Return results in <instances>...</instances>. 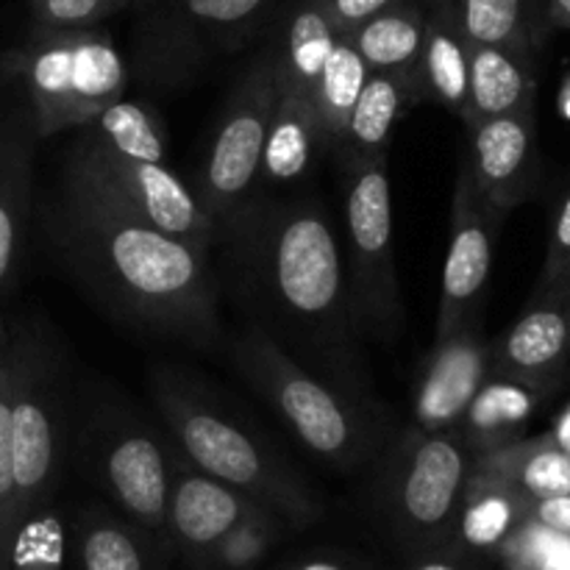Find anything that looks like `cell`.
<instances>
[{"label": "cell", "instance_id": "cell-1", "mask_svg": "<svg viewBox=\"0 0 570 570\" xmlns=\"http://www.w3.org/2000/svg\"><path fill=\"white\" fill-rule=\"evenodd\" d=\"M212 248L217 289L245 317V328L345 399L376 410L345 250L321 200L259 189L217 223Z\"/></svg>", "mask_w": 570, "mask_h": 570}, {"label": "cell", "instance_id": "cell-2", "mask_svg": "<svg viewBox=\"0 0 570 570\" xmlns=\"http://www.w3.org/2000/svg\"><path fill=\"white\" fill-rule=\"evenodd\" d=\"M42 232L59 265L122 326L189 348L223 340L220 289L204 250L61 176L42 204Z\"/></svg>", "mask_w": 570, "mask_h": 570}, {"label": "cell", "instance_id": "cell-3", "mask_svg": "<svg viewBox=\"0 0 570 570\" xmlns=\"http://www.w3.org/2000/svg\"><path fill=\"white\" fill-rule=\"evenodd\" d=\"M150 395L176 438L178 454L189 465L250 495L256 504L293 527L321 521L323 507L306 484L198 382L176 367H156L150 373Z\"/></svg>", "mask_w": 570, "mask_h": 570}, {"label": "cell", "instance_id": "cell-4", "mask_svg": "<svg viewBox=\"0 0 570 570\" xmlns=\"http://www.w3.org/2000/svg\"><path fill=\"white\" fill-rule=\"evenodd\" d=\"M3 76L37 139L76 131L126 98L128 67L109 33L37 31L6 53Z\"/></svg>", "mask_w": 570, "mask_h": 570}, {"label": "cell", "instance_id": "cell-5", "mask_svg": "<svg viewBox=\"0 0 570 570\" xmlns=\"http://www.w3.org/2000/svg\"><path fill=\"white\" fill-rule=\"evenodd\" d=\"M232 362L301 445L326 465L356 471L379 449L382 423L371 406L345 399L254 328H243L234 337Z\"/></svg>", "mask_w": 570, "mask_h": 570}, {"label": "cell", "instance_id": "cell-6", "mask_svg": "<svg viewBox=\"0 0 570 570\" xmlns=\"http://www.w3.org/2000/svg\"><path fill=\"white\" fill-rule=\"evenodd\" d=\"M11 456L22 523L31 512L53 507L70 462L72 401L65 356L45 328L33 323L11 334Z\"/></svg>", "mask_w": 570, "mask_h": 570}, {"label": "cell", "instance_id": "cell-7", "mask_svg": "<svg viewBox=\"0 0 570 570\" xmlns=\"http://www.w3.org/2000/svg\"><path fill=\"white\" fill-rule=\"evenodd\" d=\"M70 456L122 518L167 543V493L178 454L131 406L98 395L72 412Z\"/></svg>", "mask_w": 570, "mask_h": 570}, {"label": "cell", "instance_id": "cell-8", "mask_svg": "<svg viewBox=\"0 0 570 570\" xmlns=\"http://www.w3.org/2000/svg\"><path fill=\"white\" fill-rule=\"evenodd\" d=\"M473 462L460 432L406 429L382 476V510L395 538L417 554L449 549Z\"/></svg>", "mask_w": 570, "mask_h": 570}, {"label": "cell", "instance_id": "cell-9", "mask_svg": "<svg viewBox=\"0 0 570 570\" xmlns=\"http://www.w3.org/2000/svg\"><path fill=\"white\" fill-rule=\"evenodd\" d=\"M59 176L156 232L212 256L217 226L198 204L193 187L170 165L109 154L72 134Z\"/></svg>", "mask_w": 570, "mask_h": 570}, {"label": "cell", "instance_id": "cell-10", "mask_svg": "<svg viewBox=\"0 0 570 570\" xmlns=\"http://www.w3.org/2000/svg\"><path fill=\"white\" fill-rule=\"evenodd\" d=\"M276 98V50H265L234 83L193 184L195 198L215 226L259 189L262 148Z\"/></svg>", "mask_w": 570, "mask_h": 570}, {"label": "cell", "instance_id": "cell-11", "mask_svg": "<svg viewBox=\"0 0 570 570\" xmlns=\"http://www.w3.org/2000/svg\"><path fill=\"white\" fill-rule=\"evenodd\" d=\"M345 267L365 334L393 340L401 332L399 271L393 256V195L387 159L351 167L345 187Z\"/></svg>", "mask_w": 570, "mask_h": 570}, {"label": "cell", "instance_id": "cell-12", "mask_svg": "<svg viewBox=\"0 0 570 570\" xmlns=\"http://www.w3.org/2000/svg\"><path fill=\"white\" fill-rule=\"evenodd\" d=\"M504 220L507 217H501L479 198L471 178L460 165L454 198H451L449 254H445L443 282H440L443 293H440L438 323H434V343L482 315V298L488 293L490 271H493L495 239Z\"/></svg>", "mask_w": 570, "mask_h": 570}, {"label": "cell", "instance_id": "cell-13", "mask_svg": "<svg viewBox=\"0 0 570 570\" xmlns=\"http://www.w3.org/2000/svg\"><path fill=\"white\" fill-rule=\"evenodd\" d=\"M488 379L490 343L479 315L432 345L412 393V426L426 434L456 432Z\"/></svg>", "mask_w": 570, "mask_h": 570}, {"label": "cell", "instance_id": "cell-14", "mask_svg": "<svg viewBox=\"0 0 570 570\" xmlns=\"http://www.w3.org/2000/svg\"><path fill=\"white\" fill-rule=\"evenodd\" d=\"M468 154L462 170L471 178L479 198L501 217L529 200L540 184L538 115L495 117L468 126Z\"/></svg>", "mask_w": 570, "mask_h": 570}, {"label": "cell", "instance_id": "cell-15", "mask_svg": "<svg viewBox=\"0 0 570 570\" xmlns=\"http://www.w3.org/2000/svg\"><path fill=\"white\" fill-rule=\"evenodd\" d=\"M570 365L568 293L534 295L527 312L490 343V376L538 395L560 387Z\"/></svg>", "mask_w": 570, "mask_h": 570}, {"label": "cell", "instance_id": "cell-16", "mask_svg": "<svg viewBox=\"0 0 570 570\" xmlns=\"http://www.w3.org/2000/svg\"><path fill=\"white\" fill-rule=\"evenodd\" d=\"M265 510L250 495L206 476L178 454L167 493V543L193 568L204 566L234 527Z\"/></svg>", "mask_w": 570, "mask_h": 570}, {"label": "cell", "instance_id": "cell-17", "mask_svg": "<svg viewBox=\"0 0 570 570\" xmlns=\"http://www.w3.org/2000/svg\"><path fill=\"white\" fill-rule=\"evenodd\" d=\"M37 145L31 117L20 100L0 104V298L14 287L26 256Z\"/></svg>", "mask_w": 570, "mask_h": 570}, {"label": "cell", "instance_id": "cell-18", "mask_svg": "<svg viewBox=\"0 0 570 570\" xmlns=\"http://www.w3.org/2000/svg\"><path fill=\"white\" fill-rule=\"evenodd\" d=\"M267 0H181L145 48L142 67L154 81L178 83L198 65L204 39L245 26Z\"/></svg>", "mask_w": 570, "mask_h": 570}, {"label": "cell", "instance_id": "cell-19", "mask_svg": "<svg viewBox=\"0 0 570 570\" xmlns=\"http://www.w3.org/2000/svg\"><path fill=\"white\" fill-rule=\"evenodd\" d=\"M423 50L421 92L423 100L445 106L456 117L468 109V78H471V42L456 17L454 0L423 3Z\"/></svg>", "mask_w": 570, "mask_h": 570}, {"label": "cell", "instance_id": "cell-20", "mask_svg": "<svg viewBox=\"0 0 570 570\" xmlns=\"http://www.w3.org/2000/svg\"><path fill=\"white\" fill-rule=\"evenodd\" d=\"M72 554L78 570H165L170 546L120 512L87 507L72 521Z\"/></svg>", "mask_w": 570, "mask_h": 570}, {"label": "cell", "instance_id": "cell-21", "mask_svg": "<svg viewBox=\"0 0 570 570\" xmlns=\"http://www.w3.org/2000/svg\"><path fill=\"white\" fill-rule=\"evenodd\" d=\"M538 104V70L534 59L488 45H471V78H468V109L462 122L495 120V117L534 111Z\"/></svg>", "mask_w": 570, "mask_h": 570}, {"label": "cell", "instance_id": "cell-22", "mask_svg": "<svg viewBox=\"0 0 570 570\" xmlns=\"http://www.w3.org/2000/svg\"><path fill=\"white\" fill-rule=\"evenodd\" d=\"M529 518V501L495 479L493 473L479 471L473 465L468 479L465 495H462L460 512H456L454 532H451L449 549L460 554H490L501 549L507 538Z\"/></svg>", "mask_w": 570, "mask_h": 570}, {"label": "cell", "instance_id": "cell-23", "mask_svg": "<svg viewBox=\"0 0 570 570\" xmlns=\"http://www.w3.org/2000/svg\"><path fill=\"white\" fill-rule=\"evenodd\" d=\"M423 20H426L423 3L399 0L348 33V42L362 56L367 70L401 78L415 89L421 100L423 92L417 70H421Z\"/></svg>", "mask_w": 570, "mask_h": 570}, {"label": "cell", "instance_id": "cell-24", "mask_svg": "<svg viewBox=\"0 0 570 570\" xmlns=\"http://www.w3.org/2000/svg\"><path fill=\"white\" fill-rule=\"evenodd\" d=\"M317 154H321V137H317L312 100L278 87L271 126H267L265 148H262L259 189L298 184L301 178L309 176Z\"/></svg>", "mask_w": 570, "mask_h": 570}, {"label": "cell", "instance_id": "cell-25", "mask_svg": "<svg viewBox=\"0 0 570 570\" xmlns=\"http://www.w3.org/2000/svg\"><path fill=\"white\" fill-rule=\"evenodd\" d=\"M415 104H421V98L410 83L384 76V72H371L348 122H345L343 142L337 148L345 159V170L367 165V161L387 159L390 137L406 109Z\"/></svg>", "mask_w": 570, "mask_h": 570}, {"label": "cell", "instance_id": "cell-26", "mask_svg": "<svg viewBox=\"0 0 570 570\" xmlns=\"http://www.w3.org/2000/svg\"><path fill=\"white\" fill-rule=\"evenodd\" d=\"M473 465L510 484L529 504L570 495V451L557 443L554 434L515 440L488 454H479Z\"/></svg>", "mask_w": 570, "mask_h": 570}, {"label": "cell", "instance_id": "cell-27", "mask_svg": "<svg viewBox=\"0 0 570 570\" xmlns=\"http://www.w3.org/2000/svg\"><path fill=\"white\" fill-rule=\"evenodd\" d=\"M454 6L471 45L538 59V50L549 37L540 0H454Z\"/></svg>", "mask_w": 570, "mask_h": 570}, {"label": "cell", "instance_id": "cell-28", "mask_svg": "<svg viewBox=\"0 0 570 570\" xmlns=\"http://www.w3.org/2000/svg\"><path fill=\"white\" fill-rule=\"evenodd\" d=\"M540 399L543 395L532 393L521 384L490 376L488 384L473 399V404L468 406L456 432L462 434L473 456L488 454V451L501 449V445L515 443Z\"/></svg>", "mask_w": 570, "mask_h": 570}, {"label": "cell", "instance_id": "cell-29", "mask_svg": "<svg viewBox=\"0 0 570 570\" xmlns=\"http://www.w3.org/2000/svg\"><path fill=\"white\" fill-rule=\"evenodd\" d=\"M337 31L312 0H304L289 17L284 45L276 50L278 87L312 100L323 67L337 45Z\"/></svg>", "mask_w": 570, "mask_h": 570}, {"label": "cell", "instance_id": "cell-30", "mask_svg": "<svg viewBox=\"0 0 570 570\" xmlns=\"http://www.w3.org/2000/svg\"><path fill=\"white\" fill-rule=\"evenodd\" d=\"M367 76H371V70L362 61V56L356 53L354 45L348 42V37H340L326 67H323L321 78H317L315 92H312V109H315L321 150L340 148L345 122H348L351 111H354L356 100H360Z\"/></svg>", "mask_w": 570, "mask_h": 570}, {"label": "cell", "instance_id": "cell-31", "mask_svg": "<svg viewBox=\"0 0 570 570\" xmlns=\"http://www.w3.org/2000/svg\"><path fill=\"white\" fill-rule=\"evenodd\" d=\"M72 134L81 137L83 142L95 145V148L109 150V154L167 165L165 128L156 120L154 111L139 100H117L104 115L95 117L83 128H76Z\"/></svg>", "mask_w": 570, "mask_h": 570}, {"label": "cell", "instance_id": "cell-32", "mask_svg": "<svg viewBox=\"0 0 570 570\" xmlns=\"http://www.w3.org/2000/svg\"><path fill=\"white\" fill-rule=\"evenodd\" d=\"M67 554V527L53 507L31 512L20 523L9 551V570H61Z\"/></svg>", "mask_w": 570, "mask_h": 570}, {"label": "cell", "instance_id": "cell-33", "mask_svg": "<svg viewBox=\"0 0 570 570\" xmlns=\"http://www.w3.org/2000/svg\"><path fill=\"white\" fill-rule=\"evenodd\" d=\"M11 382H14V354L11 343L0 356V566H9L20 515H17L14 456H11Z\"/></svg>", "mask_w": 570, "mask_h": 570}, {"label": "cell", "instance_id": "cell-34", "mask_svg": "<svg viewBox=\"0 0 570 570\" xmlns=\"http://www.w3.org/2000/svg\"><path fill=\"white\" fill-rule=\"evenodd\" d=\"M276 538L278 518L267 510L254 512L212 549L198 570H254L271 554Z\"/></svg>", "mask_w": 570, "mask_h": 570}, {"label": "cell", "instance_id": "cell-35", "mask_svg": "<svg viewBox=\"0 0 570 570\" xmlns=\"http://www.w3.org/2000/svg\"><path fill=\"white\" fill-rule=\"evenodd\" d=\"M570 557V540L527 518L495 551L504 570H549Z\"/></svg>", "mask_w": 570, "mask_h": 570}, {"label": "cell", "instance_id": "cell-36", "mask_svg": "<svg viewBox=\"0 0 570 570\" xmlns=\"http://www.w3.org/2000/svg\"><path fill=\"white\" fill-rule=\"evenodd\" d=\"M131 0H28L37 31H89Z\"/></svg>", "mask_w": 570, "mask_h": 570}, {"label": "cell", "instance_id": "cell-37", "mask_svg": "<svg viewBox=\"0 0 570 570\" xmlns=\"http://www.w3.org/2000/svg\"><path fill=\"white\" fill-rule=\"evenodd\" d=\"M546 293H570V176L560 200H557L549 248H546L543 271H540L538 289H534V295Z\"/></svg>", "mask_w": 570, "mask_h": 570}, {"label": "cell", "instance_id": "cell-38", "mask_svg": "<svg viewBox=\"0 0 570 570\" xmlns=\"http://www.w3.org/2000/svg\"><path fill=\"white\" fill-rule=\"evenodd\" d=\"M312 3L326 14V20L332 22L337 37H348L362 22L376 17L379 11L390 9L399 0H312Z\"/></svg>", "mask_w": 570, "mask_h": 570}, {"label": "cell", "instance_id": "cell-39", "mask_svg": "<svg viewBox=\"0 0 570 570\" xmlns=\"http://www.w3.org/2000/svg\"><path fill=\"white\" fill-rule=\"evenodd\" d=\"M529 518L538 521L540 527L557 532L560 538L570 540V495L534 501V504H529Z\"/></svg>", "mask_w": 570, "mask_h": 570}, {"label": "cell", "instance_id": "cell-40", "mask_svg": "<svg viewBox=\"0 0 570 570\" xmlns=\"http://www.w3.org/2000/svg\"><path fill=\"white\" fill-rule=\"evenodd\" d=\"M410 570H479V566L468 554H460L454 549H440L417 554Z\"/></svg>", "mask_w": 570, "mask_h": 570}, {"label": "cell", "instance_id": "cell-41", "mask_svg": "<svg viewBox=\"0 0 570 570\" xmlns=\"http://www.w3.org/2000/svg\"><path fill=\"white\" fill-rule=\"evenodd\" d=\"M543 20L551 31H570V0H543Z\"/></svg>", "mask_w": 570, "mask_h": 570}, {"label": "cell", "instance_id": "cell-42", "mask_svg": "<svg viewBox=\"0 0 570 570\" xmlns=\"http://www.w3.org/2000/svg\"><path fill=\"white\" fill-rule=\"evenodd\" d=\"M278 570H351V568L343 566V562H337V560H328V557H309V560L289 562V566H284Z\"/></svg>", "mask_w": 570, "mask_h": 570}, {"label": "cell", "instance_id": "cell-43", "mask_svg": "<svg viewBox=\"0 0 570 570\" xmlns=\"http://www.w3.org/2000/svg\"><path fill=\"white\" fill-rule=\"evenodd\" d=\"M9 343H11V334H9V328H6L3 312H0V356L6 354V348H9Z\"/></svg>", "mask_w": 570, "mask_h": 570}, {"label": "cell", "instance_id": "cell-44", "mask_svg": "<svg viewBox=\"0 0 570 570\" xmlns=\"http://www.w3.org/2000/svg\"><path fill=\"white\" fill-rule=\"evenodd\" d=\"M549 570H570V557L568 560H562V562H557V566H551Z\"/></svg>", "mask_w": 570, "mask_h": 570}, {"label": "cell", "instance_id": "cell-45", "mask_svg": "<svg viewBox=\"0 0 570 570\" xmlns=\"http://www.w3.org/2000/svg\"><path fill=\"white\" fill-rule=\"evenodd\" d=\"M568 315H570V293H568Z\"/></svg>", "mask_w": 570, "mask_h": 570}, {"label": "cell", "instance_id": "cell-46", "mask_svg": "<svg viewBox=\"0 0 570 570\" xmlns=\"http://www.w3.org/2000/svg\"><path fill=\"white\" fill-rule=\"evenodd\" d=\"M0 570H9V566H0Z\"/></svg>", "mask_w": 570, "mask_h": 570}, {"label": "cell", "instance_id": "cell-47", "mask_svg": "<svg viewBox=\"0 0 570 570\" xmlns=\"http://www.w3.org/2000/svg\"><path fill=\"white\" fill-rule=\"evenodd\" d=\"M139 3H142V0H139Z\"/></svg>", "mask_w": 570, "mask_h": 570}]
</instances>
